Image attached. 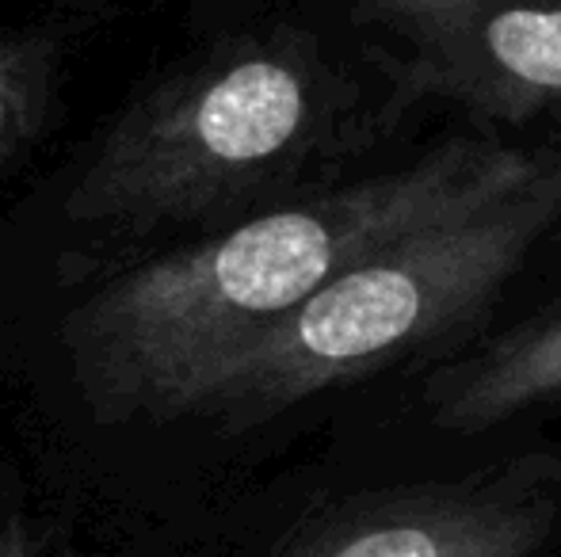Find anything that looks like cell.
I'll return each mask as SVG.
<instances>
[{
  "label": "cell",
  "mask_w": 561,
  "mask_h": 557,
  "mask_svg": "<svg viewBox=\"0 0 561 557\" xmlns=\"http://www.w3.org/2000/svg\"><path fill=\"white\" fill-rule=\"evenodd\" d=\"M535 164L539 156L524 149L455 141L123 271L61 328L84 409L107 428H157L222 351L287 317L375 248L516 184Z\"/></svg>",
  "instance_id": "1"
},
{
  "label": "cell",
  "mask_w": 561,
  "mask_h": 557,
  "mask_svg": "<svg viewBox=\"0 0 561 557\" xmlns=\"http://www.w3.org/2000/svg\"><path fill=\"white\" fill-rule=\"evenodd\" d=\"M561 222V161L375 248L298 310L222 351L157 428L244 431L401 363L485 310Z\"/></svg>",
  "instance_id": "2"
},
{
  "label": "cell",
  "mask_w": 561,
  "mask_h": 557,
  "mask_svg": "<svg viewBox=\"0 0 561 557\" xmlns=\"http://www.w3.org/2000/svg\"><path fill=\"white\" fill-rule=\"evenodd\" d=\"M329 130L333 89L298 38H226L107 123L61 214L112 237L207 222L290 184Z\"/></svg>",
  "instance_id": "3"
},
{
  "label": "cell",
  "mask_w": 561,
  "mask_h": 557,
  "mask_svg": "<svg viewBox=\"0 0 561 557\" xmlns=\"http://www.w3.org/2000/svg\"><path fill=\"white\" fill-rule=\"evenodd\" d=\"M561 531V462L519 459L455 481L347 500L264 557H539Z\"/></svg>",
  "instance_id": "4"
},
{
  "label": "cell",
  "mask_w": 561,
  "mask_h": 557,
  "mask_svg": "<svg viewBox=\"0 0 561 557\" xmlns=\"http://www.w3.org/2000/svg\"><path fill=\"white\" fill-rule=\"evenodd\" d=\"M413 92L481 115H561V0H359Z\"/></svg>",
  "instance_id": "5"
},
{
  "label": "cell",
  "mask_w": 561,
  "mask_h": 557,
  "mask_svg": "<svg viewBox=\"0 0 561 557\" xmlns=\"http://www.w3.org/2000/svg\"><path fill=\"white\" fill-rule=\"evenodd\" d=\"M550 402H561V305L516 325L432 386L436 423L450 431H485Z\"/></svg>",
  "instance_id": "6"
},
{
  "label": "cell",
  "mask_w": 561,
  "mask_h": 557,
  "mask_svg": "<svg viewBox=\"0 0 561 557\" xmlns=\"http://www.w3.org/2000/svg\"><path fill=\"white\" fill-rule=\"evenodd\" d=\"M61 46L50 31L0 20V172L38 146L58 107Z\"/></svg>",
  "instance_id": "7"
},
{
  "label": "cell",
  "mask_w": 561,
  "mask_h": 557,
  "mask_svg": "<svg viewBox=\"0 0 561 557\" xmlns=\"http://www.w3.org/2000/svg\"><path fill=\"white\" fill-rule=\"evenodd\" d=\"M0 557H77L69 546L54 543V535L38 531L20 504L0 515Z\"/></svg>",
  "instance_id": "8"
},
{
  "label": "cell",
  "mask_w": 561,
  "mask_h": 557,
  "mask_svg": "<svg viewBox=\"0 0 561 557\" xmlns=\"http://www.w3.org/2000/svg\"><path fill=\"white\" fill-rule=\"evenodd\" d=\"M12 504H15V500H8V492L0 489V515H4V512H8V508H12Z\"/></svg>",
  "instance_id": "9"
}]
</instances>
